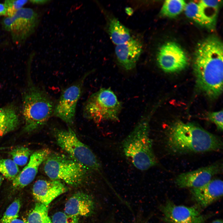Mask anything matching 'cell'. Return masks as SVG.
Masks as SVG:
<instances>
[{
    "label": "cell",
    "instance_id": "cell-1",
    "mask_svg": "<svg viewBox=\"0 0 223 223\" xmlns=\"http://www.w3.org/2000/svg\"><path fill=\"white\" fill-rule=\"evenodd\" d=\"M223 52L222 43L212 36L198 43L194 55L193 69L197 85L212 98H218L223 91Z\"/></svg>",
    "mask_w": 223,
    "mask_h": 223
},
{
    "label": "cell",
    "instance_id": "cell-2",
    "mask_svg": "<svg viewBox=\"0 0 223 223\" xmlns=\"http://www.w3.org/2000/svg\"><path fill=\"white\" fill-rule=\"evenodd\" d=\"M167 142L169 148L177 153L216 151L222 147L215 135L193 123L179 121L170 127Z\"/></svg>",
    "mask_w": 223,
    "mask_h": 223
},
{
    "label": "cell",
    "instance_id": "cell-3",
    "mask_svg": "<svg viewBox=\"0 0 223 223\" xmlns=\"http://www.w3.org/2000/svg\"><path fill=\"white\" fill-rule=\"evenodd\" d=\"M152 112L142 116L121 142L125 155L131 160L136 168L141 171L147 170L157 163L150 134Z\"/></svg>",
    "mask_w": 223,
    "mask_h": 223
},
{
    "label": "cell",
    "instance_id": "cell-4",
    "mask_svg": "<svg viewBox=\"0 0 223 223\" xmlns=\"http://www.w3.org/2000/svg\"><path fill=\"white\" fill-rule=\"evenodd\" d=\"M54 106L46 92L37 86L30 85L23 96L24 131L31 132L43 126L53 115Z\"/></svg>",
    "mask_w": 223,
    "mask_h": 223
},
{
    "label": "cell",
    "instance_id": "cell-5",
    "mask_svg": "<svg viewBox=\"0 0 223 223\" xmlns=\"http://www.w3.org/2000/svg\"><path fill=\"white\" fill-rule=\"evenodd\" d=\"M122 104L109 88H102L91 94L83 108L84 117L96 123L104 121H117Z\"/></svg>",
    "mask_w": 223,
    "mask_h": 223
},
{
    "label": "cell",
    "instance_id": "cell-6",
    "mask_svg": "<svg viewBox=\"0 0 223 223\" xmlns=\"http://www.w3.org/2000/svg\"><path fill=\"white\" fill-rule=\"evenodd\" d=\"M44 162V172L52 180L76 187L84 182L87 176V169L70 157L50 153Z\"/></svg>",
    "mask_w": 223,
    "mask_h": 223
},
{
    "label": "cell",
    "instance_id": "cell-7",
    "mask_svg": "<svg viewBox=\"0 0 223 223\" xmlns=\"http://www.w3.org/2000/svg\"><path fill=\"white\" fill-rule=\"evenodd\" d=\"M55 137L58 145L69 157L87 169L100 171L101 166L95 154L79 139L71 128L57 129Z\"/></svg>",
    "mask_w": 223,
    "mask_h": 223
},
{
    "label": "cell",
    "instance_id": "cell-8",
    "mask_svg": "<svg viewBox=\"0 0 223 223\" xmlns=\"http://www.w3.org/2000/svg\"><path fill=\"white\" fill-rule=\"evenodd\" d=\"M11 17L9 32L13 41L20 44L34 32L40 21L38 13L33 9L22 8Z\"/></svg>",
    "mask_w": 223,
    "mask_h": 223
},
{
    "label": "cell",
    "instance_id": "cell-9",
    "mask_svg": "<svg viewBox=\"0 0 223 223\" xmlns=\"http://www.w3.org/2000/svg\"><path fill=\"white\" fill-rule=\"evenodd\" d=\"M87 74L79 81L62 92L54 106L53 115L71 125L74 121L77 103L81 95L82 85Z\"/></svg>",
    "mask_w": 223,
    "mask_h": 223
},
{
    "label": "cell",
    "instance_id": "cell-10",
    "mask_svg": "<svg viewBox=\"0 0 223 223\" xmlns=\"http://www.w3.org/2000/svg\"><path fill=\"white\" fill-rule=\"evenodd\" d=\"M166 223H205L208 217L201 212L196 205H177L170 200L160 207Z\"/></svg>",
    "mask_w": 223,
    "mask_h": 223
},
{
    "label": "cell",
    "instance_id": "cell-11",
    "mask_svg": "<svg viewBox=\"0 0 223 223\" xmlns=\"http://www.w3.org/2000/svg\"><path fill=\"white\" fill-rule=\"evenodd\" d=\"M156 59L161 69L168 72L181 71L188 64L185 52L178 45L173 42H168L162 45L158 52Z\"/></svg>",
    "mask_w": 223,
    "mask_h": 223
},
{
    "label": "cell",
    "instance_id": "cell-12",
    "mask_svg": "<svg viewBox=\"0 0 223 223\" xmlns=\"http://www.w3.org/2000/svg\"><path fill=\"white\" fill-rule=\"evenodd\" d=\"M222 169V164L220 163H216L180 174L176 177L175 183L181 188H198L209 181L213 176L220 173Z\"/></svg>",
    "mask_w": 223,
    "mask_h": 223
},
{
    "label": "cell",
    "instance_id": "cell-13",
    "mask_svg": "<svg viewBox=\"0 0 223 223\" xmlns=\"http://www.w3.org/2000/svg\"><path fill=\"white\" fill-rule=\"evenodd\" d=\"M50 154V150L45 148L33 153L27 164L12 181L14 188L22 189L30 183L35 178L40 165Z\"/></svg>",
    "mask_w": 223,
    "mask_h": 223
},
{
    "label": "cell",
    "instance_id": "cell-14",
    "mask_svg": "<svg viewBox=\"0 0 223 223\" xmlns=\"http://www.w3.org/2000/svg\"><path fill=\"white\" fill-rule=\"evenodd\" d=\"M191 194L196 205L204 208L219 199L223 195V182L219 179L211 180L204 185L191 189Z\"/></svg>",
    "mask_w": 223,
    "mask_h": 223
},
{
    "label": "cell",
    "instance_id": "cell-15",
    "mask_svg": "<svg viewBox=\"0 0 223 223\" xmlns=\"http://www.w3.org/2000/svg\"><path fill=\"white\" fill-rule=\"evenodd\" d=\"M68 189L63 182L39 179L34 183L33 194L39 203L48 206L54 199L66 192Z\"/></svg>",
    "mask_w": 223,
    "mask_h": 223
},
{
    "label": "cell",
    "instance_id": "cell-16",
    "mask_svg": "<svg viewBox=\"0 0 223 223\" xmlns=\"http://www.w3.org/2000/svg\"><path fill=\"white\" fill-rule=\"evenodd\" d=\"M142 51L141 42L132 37L124 43L117 45L115 49L119 64L127 71L131 70L135 67Z\"/></svg>",
    "mask_w": 223,
    "mask_h": 223
},
{
    "label": "cell",
    "instance_id": "cell-17",
    "mask_svg": "<svg viewBox=\"0 0 223 223\" xmlns=\"http://www.w3.org/2000/svg\"><path fill=\"white\" fill-rule=\"evenodd\" d=\"M94 209V203L91 197L82 192L73 195L65 205L64 212L72 216H87L91 215Z\"/></svg>",
    "mask_w": 223,
    "mask_h": 223
},
{
    "label": "cell",
    "instance_id": "cell-18",
    "mask_svg": "<svg viewBox=\"0 0 223 223\" xmlns=\"http://www.w3.org/2000/svg\"><path fill=\"white\" fill-rule=\"evenodd\" d=\"M220 0H200L198 2L204 26L212 29L215 25Z\"/></svg>",
    "mask_w": 223,
    "mask_h": 223
},
{
    "label": "cell",
    "instance_id": "cell-19",
    "mask_svg": "<svg viewBox=\"0 0 223 223\" xmlns=\"http://www.w3.org/2000/svg\"><path fill=\"white\" fill-rule=\"evenodd\" d=\"M20 122L15 107L9 105L0 108V137L14 130Z\"/></svg>",
    "mask_w": 223,
    "mask_h": 223
},
{
    "label": "cell",
    "instance_id": "cell-20",
    "mask_svg": "<svg viewBox=\"0 0 223 223\" xmlns=\"http://www.w3.org/2000/svg\"><path fill=\"white\" fill-rule=\"evenodd\" d=\"M108 31L112 42L116 45L124 43L132 37L129 30L117 19L113 18L109 22Z\"/></svg>",
    "mask_w": 223,
    "mask_h": 223
},
{
    "label": "cell",
    "instance_id": "cell-21",
    "mask_svg": "<svg viewBox=\"0 0 223 223\" xmlns=\"http://www.w3.org/2000/svg\"><path fill=\"white\" fill-rule=\"evenodd\" d=\"M27 222L28 223H52L48 214V206L39 202L36 203L29 214Z\"/></svg>",
    "mask_w": 223,
    "mask_h": 223
},
{
    "label": "cell",
    "instance_id": "cell-22",
    "mask_svg": "<svg viewBox=\"0 0 223 223\" xmlns=\"http://www.w3.org/2000/svg\"><path fill=\"white\" fill-rule=\"evenodd\" d=\"M186 4L183 0H166L163 4L160 13L165 16L175 17L184 10Z\"/></svg>",
    "mask_w": 223,
    "mask_h": 223
},
{
    "label": "cell",
    "instance_id": "cell-23",
    "mask_svg": "<svg viewBox=\"0 0 223 223\" xmlns=\"http://www.w3.org/2000/svg\"><path fill=\"white\" fill-rule=\"evenodd\" d=\"M18 165L10 159L0 158V173L9 180H13L18 174Z\"/></svg>",
    "mask_w": 223,
    "mask_h": 223
},
{
    "label": "cell",
    "instance_id": "cell-24",
    "mask_svg": "<svg viewBox=\"0 0 223 223\" xmlns=\"http://www.w3.org/2000/svg\"><path fill=\"white\" fill-rule=\"evenodd\" d=\"M31 153V150L24 146L16 147L10 152L14 162L17 165L20 166L26 164Z\"/></svg>",
    "mask_w": 223,
    "mask_h": 223
},
{
    "label": "cell",
    "instance_id": "cell-25",
    "mask_svg": "<svg viewBox=\"0 0 223 223\" xmlns=\"http://www.w3.org/2000/svg\"><path fill=\"white\" fill-rule=\"evenodd\" d=\"M184 10L187 17L199 24L204 26L203 22L199 13L198 3L191 2L186 4Z\"/></svg>",
    "mask_w": 223,
    "mask_h": 223
},
{
    "label": "cell",
    "instance_id": "cell-26",
    "mask_svg": "<svg viewBox=\"0 0 223 223\" xmlns=\"http://www.w3.org/2000/svg\"><path fill=\"white\" fill-rule=\"evenodd\" d=\"M21 206L20 199H15L7 209L1 220V222L18 218Z\"/></svg>",
    "mask_w": 223,
    "mask_h": 223
},
{
    "label": "cell",
    "instance_id": "cell-27",
    "mask_svg": "<svg viewBox=\"0 0 223 223\" xmlns=\"http://www.w3.org/2000/svg\"><path fill=\"white\" fill-rule=\"evenodd\" d=\"M28 0H6L4 4L7 9L6 16L12 17L19 10L27 3Z\"/></svg>",
    "mask_w": 223,
    "mask_h": 223
},
{
    "label": "cell",
    "instance_id": "cell-28",
    "mask_svg": "<svg viewBox=\"0 0 223 223\" xmlns=\"http://www.w3.org/2000/svg\"><path fill=\"white\" fill-rule=\"evenodd\" d=\"M78 217L58 212L53 215L51 220L52 223H79Z\"/></svg>",
    "mask_w": 223,
    "mask_h": 223
},
{
    "label": "cell",
    "instance_id": "cell-29",
    "mask_svg": "<svg viewBox=\"0 0 223 223\" xmlns=\"http://www.w3.org/2000/svg\"><path fill=\"white\" fill-rule=\"evenodd\" d=\"M223 115L222 110L217 112H209L207 116L208 119L216 125L218 129L221 131L223 129Z\"/></svg>",
    "mask_w": 223,
    "mask_h": 223
},
{
    "label": "cell",
    "instance_id": "cell-30",
    "mask_svg": "<svg viewBox=\"0 0 223 223\" xmlns=\"http://www.w3.org/2000/svg\"><path fill=\"white\" fill-rule=\"evenodd\" d=\"M1 222V223H28L27 221L18 218L8 221Z\"/></svg>",
    "mask_w": 223,
    "mask_h": 223
},
{
    "label": "cell",
    "instance_id": "cell-31",
    "mask_svg": "<svg viewBox=\"0 0 223 223\" xmlns=\"http://www.w3.org/2000/svg\"><path fill=\"white\" fill-rule=\"evenodd\" d=\"M31 2L36 4H44L49 3L50 1V0H31L29 1Z\"/></svg>",
    "mask_w": 223,
    "mask_h": 223
},
{
    "label": "cell",
    "instance_id": "cell-32",
    "mask_svg": "<svg viewBox=\"0 0 223 223\" xmlns=\"http://www.w3.org/2000/svg\"><path fill=\"white\" fill-rule=\"evenodd\" d=\"M7 9L4 4L0 3V16L6 15Z\"/></svg>",
    "mask_w": 223,
    "mask_h": 223
},
{
    "label": "cell",
    "instance_id": "cell-33",
    "mask_svg": "<svg viewBox=\"0 0 223 223\" xmlns=\"http://www.w3.org/2000/svg\"><path fill=\"white\" fill-rule=\"evenodd\" d=\"M212 223H223V221L221 219H218L213 221Z\"/></svg>",
    "mask_w": 223,
    "mask_h": 223
},
{
    "label": "cell",
    "instance_id": "cell-34",
    "mask_svg": "<svg viewBox=\"0 0 223 223\" xmlns=\"http://www.w3.org/2000/svg\"><path fill=\"white\" fill-rule=\"evenodd\" d=\"M3 180V178L1 176H0V186L2 183V182Z\"/></svg>",
    "mask_w": 223,
    "mask_h": 223
},
{
    "label": "cell",
    "instance_id": "cell-35",
    "mask_svg": "<svg viewBox=\"0 0 223 223\" xmlns=\"http://www.w3.org/2000/svg\"><path fill=\"white\" fill-rule=\"evenodd\" d=\"M6 148H6V147H0V150L5 149Z\"/></svg>",
    "mask_w": 223,
    "mask_h": 223
},
{
    "label": "cell",
    "instance_id": "cell-36",
    "mask_svg": "<svg viewBox=\"0 0 223 223\" xmlns=\"http://www.w3.org/2000/svg\"><path fill=\"white\" fill-rule=\"evenodd\" d=\"M112 223L111 222H108V223Z\"/></svg>",
    "mask_w": 223,
    "mask_h": 223
}]
</instances>
